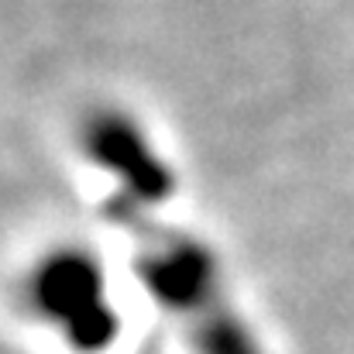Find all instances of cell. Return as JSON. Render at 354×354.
<instances>
[{"label":"cell","instance_id":"1","mask_svg":"<svg viewBox=\"0 0 354 354\" xmlns=\"http://www.w3.org/2000/svg\"><path fill=\"white\" fill-rule=\"evenodd\" d=\"M138 265L148 289L186 330V341L196 354H265L227 299L231 292L221 268L200 244L148 227L141 234Z\"/></svg>","mask_w":354,"mask_h":354}]
</instances>
